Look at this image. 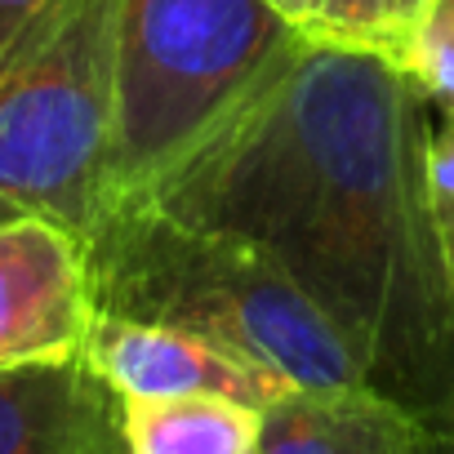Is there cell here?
Listing matches in <instances>:
<instances>
[{"instance_id":"4","label":"cell","mask_w":454,"mask_h":454,"mask_svg":"<svg viewBox=\"0 0 454 454\" xmlns=\"http://www.w3.org/2000/svg\"><path fill=\"white\" fill-rule=\"evenodd\" d=\"M299 32L277 0H121L107 205L192 152Z\"/></svg>"},{"instance_id":"11","label":"cell","mask_w":454,"mask_h":454,"mask_svg":"<svg viewBox=\"0 0 454 454\" xmlns=\"http://www.w3.org/2000/svg\"><path fill=\"white\" fill-rule=\"evenodd\" d=\"M427 209H432V232L436 250L454 290V116L441 112L427 134Z\"/></svg>"},{"instance_id":"10","label":"cell","mask_w":454,"mask_h":454,"mask_svg":"<svg viewBox=\"0 0 454 454\" xmlns=\"http://www.w3.org/2000/svg\"><path fill=\"white\" fill-rule=\"evenodd\" d=\"M396 54L432 107L454 116V0H427Z\"/></svg>"},{"instance_id":"13","label":"cell","mask_w":454,"mask_h":454,"mask_svg":"<svg viewBox=\"0 0 454 454\" xmlns=\"http://www.w3.org/2000/svg\"><path fill=\"white\" fill-rule=\"evenodd\" d=\"M427 0H379V27H383V45L401 50L405 32L414 27V19L423 14Z\"/></svg>"},{"instance_id":"5","label":"cell","mask_w":454,"mask_h":454,"mask_svg":"<svg viewBox=\"0 0 454 454\" xmlns=\"http://www.w3.org/2000/svg\"><path fill=\"white\" fill-rule=\"evenodd\" d=\"M94 325L85 246L45 218L0 223V370L81 352Z\"/></svg>"},{"instance_id":"14","label":"cell","mask_w":454,"mask_h":454,"mask_svg":"<svg viewBox=\"0 0 454 454\" xmlns=\"http://www.w3.org/2000/svg\"><path fill=\"white\" fill-rule=\"evenodd\" d=\"M45 5H50V0H0V54L19 41V32H23Z\"/></svg>"},{"instance_id":"6","label":"cell","mask_w":454,"mask_h":454,"mask_svg":"<svg viewBox=\"0 0 454 454\" xmlns=\"http://www.w3.org/2000/svg\"><path fill=\"white\" fill-rule=\"evenodd\" d=\"M90 365L107 379V387L121 401H147V396H232L250 405H268L281 392H290L286 379L268 374L263 365L227 352L200 334L156 325V321H129V317H103L94 312L90 339L81 348Z\"/></svg>"},{"instance_id":"9","label":"cell","mask_w":454,"mask_h":454,"mask_svg":"<svg viewBox=\"0 0 454 454\" xmlns=\"http://www.w3.org/2000/svg\"><path fill=\"white\" fill-rule=\"evenodd\" d=\"M263 405L232 396L121 401L125 454H254Z\"/></svg>"},{"instance_id":"2","label":"cell","mask_w":454,"mask_h":454,"mask_svg":"<svg viewBox=\"0 0 454 454\" xmlns=\"http://www.w3.org/2000/svg\"><path fill=\"white\" fill-rule=\"evenodd\" d=\"M81 246L103 317L200 334L290 387L370 383L325 312L241 237L178 218L152 196H121Z\"/></svg>"},{"instance_id":"12","label":"cell","mask_w":454,"mask_h":454,"mask_svg":"<svg viewBox=\"0 0 454 454\" xmlns=\"http://www.w3.org/2000/svg\"><path fill=\"white\" fill-rule=\"evenodd\" d=\"M308 27L312 32H330V36H352V41H379L383 45L379 0H321L317 19Z\"/></svg>"},{"instance_id":"7","label":"cell","mask_w":454,"mask_h":454,"mask_svg":"<svg viewBox=\"0 0 454 454\" xmlns=\"http://www.w3.org/2000/svg\"><path fill=\"white\" fill-rule=\"evenodd\" d=\"M0 454H125L121 396L85 352L5 365Z\"/></svg>"},{"instance_id":"8","label":"cell","mask_w":454,"mask_h":454,"mask_svg":"<svg viewBox=\"0 0 454 454\" xmlns=\"http://www.w3.org/2000/svg\"><path fill=\"white\" fill-rule=\"evenodd\" d=\"M427 419L374 383L290 387L263 405L254 454H427Z\"/></svg>"},{"instance_id":"15","label":"cell","mask_w":454,"mask_h":454,"mask_svg":"<svg viewBox=\"0 0 454 454\" xmlns=\"http://www.w3.org/2000/svg\"><path fill=\"white\" fill-rule=\"evenodd\" d=\"M427 427H432L427 454H454V387H450V396L427 414Z\"/></svg>"},{"instance_id":"16","label":"cell","mask_w":454,"mask_h":454,"mask_svg":"<svg viewBox=\"0 0 454 454\" xmlns=\"http://www.w3.org/2000/svg\"><path fill=\"white\" fill-rule=\"evenodd\" d=\"M277 5H281L286 19H294L299 27H308V23L317 19V5H321V0H277Z\"/></svg>"},{"instance_id":"3","label":"cell","mask_w":454,"mask_h":454,"mask_svg":"<svg viewBox=\"0 0 454 454\" xmlns=\"http://www.w3.org/2000/svg\"><path fill=\"white\" fill-rule=\"evenodd\" d=\"M121 0H50L0 54V223L90 237L116 138Z\"/></svg>"},{"instance_id":"1","label":"cell","mask_w":454,"mask_h":454,"mask_svg":"<svg viewBox=\"0 0 454 454\" xmlns=\"http://www.w3.org/2000/svg\"><path fill=\"white\" fill-rule=\"evenodd\" d=\"M432 98L392 45L303 27L147 192L272 259L365 379L423 419L454 387V290L427 209Z\"/></svg>"}]
</instances>
